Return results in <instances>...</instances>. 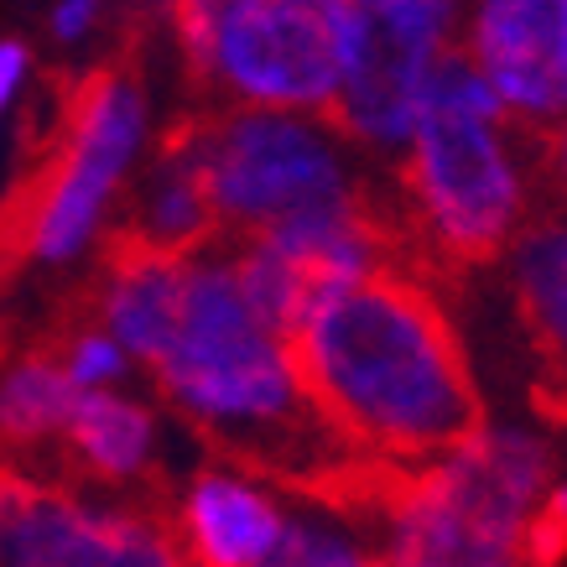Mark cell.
<instances>
[{
  "label": "cell",
  "instance_id": "6da1fadb",
  "mask_svg": "<svg viewBox=\"0 0 567 567\" xmlns=\"http://www.w3.org/2000/svg\"><path fill=\"white\" fill-rule=\"evenodd\" d=\"M146 364L173 416L214 458L339 516H380L395 464L364 453L312 406L240 281L208 250L188 256L177 323Z\"/></svg>",
  "mask_w": 567,
  "mask_h": 567
},
{
  "label": "cell",
  "instance_id": "7a4b0ae2",
  "mask_svg": "<svg viewBox=\"0 0 567 567\" xmlns=\"http://www.w3.org/2000/svg\"><path fill=\"white\" fill-rule=\"evenodd\" d=\"M312 406L385 464L422 468L489 437L484 395L443 297L401 271L318 281L281 339Z\"/></svg>",
  "mask_w": 567,
  "mask_h": 567
},
{
  "label": "cell",
  "instance_id": "3957f363",
  "mask_svg": "<svg viewBox=\"0 0 567 567\" xmlns=\"http://www.w3.org/2000/svg\"><path fill=\"white\" fill-rule=\"evenodd\" d=\"M437 297L511 250L520 224L563 204V125L505 110L484 121L458 104H422L395 173Z\"/></svg>",
  "mask_w": 567,
  "mask_h": 567
},
{
  "label": "cell",
  "instance_id": "277c9868",
  "mask_svg": "<svg viewBox=\"0 0 567 567\" xmlns=\"http://www.w3.org/2000/svg\"><path fill=\"white\" fill-rule=\"evenodd\" d=\"M141 121L146 100L131 58H110L58 89L48 141L0 198V287L32 260H63L89 240L141 146Z\"/></svg>",
  "mask_w": 567,
  "mask_h": 567
},
{
  "label": "cell",
  "instance_id": "5b68a950",
  "mask_svg": "<svg viewBox=\"0 0 567 567\" xmlns=\"http://www.w3.org/2000/svg\"><path fill=\"white\" fill-rule=\"evenodd\" d=\"M193 167L219 235H260L308 208L344 204L360 188L344 136L260 104H198L162 136Z\"/></svg>",
  "mask_w": 567,
  "mask_h": 567
},
{
  "label": "cell",
  "instance_id": "8992f818",
  "mask_svg": "<svg viewBox=\"0 0 567 567\" xmlns=\"http://www.w3.org/2000/svg\"><path fill=\"white\" fill-rule=\"evenodd\" d=\"M339 0H173L188 89L204 104L323 110L339 79Z\"/></svg>",
  "mask_w": 567,
  "mask_h": 567
},
{
  "label": "cell",
  "instance_id": "52a82bcc",
  "mask_svg": "<svg viewBox=\"0 0 567 567\" xmlns=\"http://www.w3.org/2000/svg\"><path fill=\"white\" fill-rule=\"evenodd\" d=\"M447 27L453 0H339V79L318 121L370 152H401L412 141L422 84L447 42Z\"/></svg>",
  "mask_w": 567,
  "mask_h": 567
},
{
  "label": "cell",
  "instance_id": "ba28073f",
  "mask_svg": "<svg viewBox=\"0 0 567 567\" xmlns=\"http://www.w3.org/2000/svg\"><path fill=\"white\" fill-rule=\"evenodd\" d=\"M167 505L162 474L141 499L94 511L84 495L0 468V567H183Z\"/></svg>",
  "mask_w": 567,
  "mask_h": 567
},
{
  "label": "cell",
  "instance_id": "9c48e42d",
  "mask_svg": "<svg viewBox=\"0 0 567 567\" xmlns=\"http://www.w3.org/2000/svg\"><path fill=\"white\" fill-rule=\"evenodd\" d=\"M563 17L567 0H480L468 37V58L489 89L511 110L547 125H563Z\"/></svg>",
  "mask_w": 567,
  "mask_h": 567
},
{
  "label": "cell",
  "instance_id": "30bf717a",
  "mask_svg": "<svg viewBox=\"0 0 567 567\" xmlns=\"http://www.w3.org/2000/svg\"><path fill=\"white\" fill-rule=\"evenodd\" d=\"M167 526L183 567H250L281 536V511L224 474H198L188 495H173Z\"/></svg>",
  "mask_w": 567,
  "mask_h": 567
},
{
  "label": "cell",
  "instance_id": "8fae6325",
  "mask_svg": "<svg viewBox=\"0 0 567 567\" xmlns=\"http://www.w3.org/2000/svg\"><path fill=\"white\" fill-rule=\"evenodd\" d=\"M156 474L152 464V416L121 401V395H89L79 391L63 432V458H58V484L69 495L89 489H121L131 480Z\"/></svg>",
  "mask_w": 567,
  "mask_h": 567
},
{
  "label": "cell",
  "instance_id": "7c38bea8",
  "mask_svg": "<svg viewBox=\"0 0 567 567\" xmlns=\"http://www.w3.org/2000/svg\"><path fill=\"white\" fill-rule=\"evenodd\" d=\"M516 312L536 349V406L563 427V224L557 214L516 229Z\"/></svg>",
  "mask_w": 567,
  "mask_h": 567
},
{
  "label": "cell",
  "instance_id": "4fadbf2b",
  "mask_svg": "<svg viewBox=\"0 0 567 567\" xmlns=\"http://www.w3.org/2000/svg\"><path fill=\"white\" fill-rule=\"evenodd\" d=\"M250 567H380V551H360L328 532L287 526V520H281V536H276L271 547H266V557Z\"/></svg>",
  "mask_w": 567,
  "mask_h": 567
},
{
  "label": "cell",
  "instance_id": "5bb4252c",
  "mask_svg": "<svg viewBox=\"0 0 567 567\" xmlns=\"http://www.w3.org/2000/svg\"><path fill=\"white\" fill-rule=\"evenodd\" d=\"M89 17H94V0H63V6H58V17H52V32L79 37L89 27Z\"/></svg>",
  "mask_w": 567,
  "mask_h": 567
},
{
  "label": "cell",
  "instance_id": "9a60e30c",
  "mask_svg": "<svg viewBox=\"0 0 567 567\" xmlns=\"http://www.w3.org/2000/svg\"><path fill=\"white\" fill-rule=\"evenodd\" d=\"M21 69H27V48H21V42H0V104L11 100Z\"/></svg>",
  "mask_w": 567,
  "mask_h": 567
}]
</instances>
